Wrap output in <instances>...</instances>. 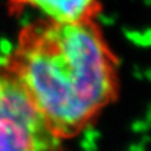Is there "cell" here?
I'll return each mask as SVG.
<instances>
[{"instance_id": "obj_1", "label": "cell", "mask_w": 151, "mask_h": 151, "mask_svg": "<svg viewBox=\"0 0 151 151\" xmlns=\"http://www.w3.org/2000/svg\"><path fill=\"white\" fill-rule=\"evenodd\" d=\"M5 59L57 135L82 127L117 93L120 62L97 20L39 18Z\"/></svg>"}, {"instance_id": "obj_2", "label": "cell", "mask_w": 151, "mask_h": 151, "mask_svg": "<svg viewBox=\"0 0 151 151\" xmlns=\"http://www.w3.org/2000/svg\"><path fill=\"white\" fill-rule=\"evenodd\" d=\"M59 146L58 135L8 67L5 55L0 57V151H57Z\"/></svg>"}, {"instance_id": "obj_3", "label": "cell", "mask_w": 151, "mask_h": 151, "mask_svg": "<svg viewBox=\"0 0 151 151\" xmlns=\"http://www.w3.org/2000/svg\"><path fill=\"white\" fill-rule=\"evenodd\" d=\"M6 5L12 15L35 10L57 22L97 20L102 12L101 0H6Z\"/></svg>"}]
</instances>
